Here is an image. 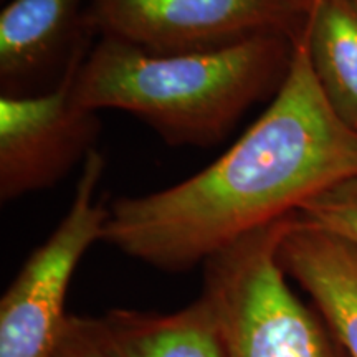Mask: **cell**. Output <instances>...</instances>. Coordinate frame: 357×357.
Wrapping results in <instances>:
<instances>
[{"instance_id":"1","label":"cell","mask_w":357,"mask_h":357,"mask_svg":"<svg viewBox=\"0 0 357 357\" xmlns=\"http://www.w3.org/2000/svg\"><path fill=\"white\" fill-rule=\"evenodd\" d=\"M349 177L357 132L328 105L298 37L283 86L240 139L185 181L111 202L102 242L184 273Z\"/></svg>"},{"instance_id":"2","label":"cell","mask_w":357,"mask_h":357,"mask_svg":"<svg viewBox=\"0 0 357 357\" xmlns=\"http://www.w3.org/2000/svg\"><path fill=\"white\" fill-rule=\"evenodd\" d=\"M296 40L268 35L215 52L151 55L100 37L75 77L73 100L136 116L171 146L211 147L278 95Z\"/></svg>"},{"instance_id":"3","label":"cell","mask_w":357,"mask_h":357,"mask_svg":"<svg viewBox=\"0 0 357 357\" xmlns=\"http://www.w3.org/2000/svg\"><path fill=\"white\" fill-rule=\"evenodd\" d=\"M293 215L245 235L202 265V294L215 311L227 357H336L280 263Z\"/></svg>"},{"instance_id":"4","label":"cell","mask_w":357,"mask_h":357,"mask_svg":"<svg viewBox=\"0 0 357 357\" xmlns=\"http://www.w3.org/2000/svg\"><path fill=\"white\" fill-rule=\"evenodd\" d=\"M106 160L93 151L82 164L68 212L30 253L0 300V357H50L68 314L66 293L78 263L102 242L108 205L96 200Z\"/></svg>"},{"instance_id":"5","label":"cell","mask_w":357,"mask_h":357,"mask_svg":"<svg viewBox=\"0 0 357 357\" xmlns=\"http://www.w3.org/2000/svg\"><path fill=\"white\" fill-rule=\"evenodd\" d=\"M311 0H88L100 37L151 55L215 52L268 35L300 37Z\"/></svg>"},{"instance_id":"6","label":"cell","mask_w":357,"mask_h":357,"mask_svg":"<svg viewBox=\"0 0 357 357\" xmlns=\"http://www.w3.org/2000/svg\"><path fill=\"white\" fill-rule=\"evenodd\" d=\"M84 61V60H83ZM78 61L52 91L0 96V200L50 189L96 151L100 113L73 100Z\"/></svg>"},{"instance_id":"7","label":"cell","mask_w":357,"mask_h":357,"mask_svg":"<svg viewBox=\"0 0 357 357\" xmlns=\"http://www.w3.org/2000/svg\"><path fill=\"white\" fill-rule=\"evenodd\" d=\"M95 33L88 0H10L0 12V96L55 89Z\"/></svg>"},{"instance_id":"8","label":"cell","mask_w":357,"mask_h":357,"mask_svg":"<svg viewBox=\"0 0 357 357\" xmlns=\"http://www.w3.org/2000/svg\"><path fill=\"white\" fill-rule=\"evenodd\" d=\"M278 258L284 273L310 294L346 354L357 357V248L294 213Z\"/></svg>"},{"instance_id":"9","label":"cell","mask_w":357,"mask_h":357,"mask_svg":"<svg viewBox=\"0 0 357 357\" xmlns=\"http://www.w3.org/2000/svg\"><path fill=\"white\" fill-rule=\"evenodd\" d=\"M89 321L109 357H227L215 311L202 293L174 312L114 307Z\"/></svg>"},{"instance_id":"10","label":"cell","mask_w":357,"mask_h":357,"mask_svg":"<svg viewBox=\"0 0 357 357\" xmlns=\"http://www.w3.org/2000/svg\"><path fill=\"white\" fill-rule=\"evenodd\" d=\"M300 40L328 105L357 132V0H311Z\"/></svg>"},{"instance_id":"11","label":"cell","mask_w":357,"mask_h":357,"mask_svg":"<svg viewBox=\"0 0 357 357\" xmlns=\"http://www.w3.org/2000/svg\"><path fill=\"white\" fill-rule=\"evenodd\" d=\"M296 217L357 248V177L344 178L316 194L301 205Z\"/></svg>"},{"instance_id":"12","label":"cell","mask_w":357,"mask_h":357,"mask_svg":"<svg viewBox=\"0 0 357 357\" xmlns=\"http://www.w3.org/2000/svg\"><path fill=\"white\" fill-rule=\"evenodd\" d=\"M50 357H109L93 331L89 316L68 314Z\"/></svg>"}]
</instances>
